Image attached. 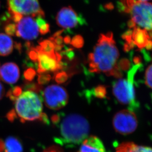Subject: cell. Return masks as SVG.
I'll return each instance as SVG.
<instances>
[{
	"mask_svg": "<svg viewBox=\"0 0 152 152\" xmlns=\"http://www.w3.org/2000/svg\"><path fill=\"white\" fill-rule=\"evenodd\" d=\"M81 21V17L70 6L63 7L56 16L57 24L64 29L73 28Z\"/></svg>",
	"mask_w": 152,
	"mask_h": 152,
	"instance_id": "cell-11",
	"label": "cell"
},
{
	"mask_svg": "<svg viewBox=\"0 0 152 152\" xmlns=\"http://www.w3.org/2000/svg\"><path fill=\"white\" fill-rule=\"evenodd\" d=\"M113 125L115 131L122 135L132 134L137 128L138 121L136 115L130 110L119 111L114 117Z\"/></svg>",
	"mask_w": 152,
	"mask_h": 152,
	"instance_id": "cell-8",
	"label": "cell"
},
{
	"mask_svg": "<svg viewBox=\"0 0 152 152\" xmlns=\"http://www.w3.org/2000/svg\"><path fill=\"white\" fill-rule=\"evenodd\" d=\"M140 64H135L128 72L126 79H120L115 82L113 86V93L117 100L124 105H129L134 109L138 104L135 101L134 87V77Z\"/></svg>",
	"mask_w": 152,
	"mask_h": 152,
	"instance_id": "cell-5",
	"label": "cell"
},
{
	"mask_svg": "<svg viewBox=\"0 0 152 152\" xmlns=\"http://www.w3.org/2000/svg\"><path fill=\"white\" fill-rule=\"evenodd\" d=\"M13 49L12 39L7 35L0 33V55H8L12 53Z\"/></svg>",
	"mask_w": 152,
	"mask_h": 152,
	"instance_id": "cell-17",
	"label": "cell"
},
{
	"mask_svg": "<svg viewBox=\"0 0 152 152\" xmlns=\"http://www.w3.org/2000/svg\"><path fill=\"white\" fill-rule=\"evenodd\" d=\"M152 65H150L145 73V83L149 88H152Z\"/></svg>",
	"mask_w": 152,
	"mask_h": 152,
	"instance_id": "cell-24",
	"label": "cell"
},
{
	"mask_svg": "<svg viewBox=\"0 0 152 152\" xmlns=\"http://www.w3.org/2000/svg\"><path fill=\"white\" fill-rule=\"evenodd\" d=\"M39 46H36L38 50L45 53H53L56 52L55 46L50 39L43 40L39 41Z\"/></svg>",
	"mask_w": 152,
	"mask_h": 152,
	"instance_id": "cell-18",
	"label": "cell"
},
{
	"mask_svg": "<svg viewBox=\"0 0 152 152\" xmlns=\"http://www.w3.org/2000/svg\"><path fill=\"white\" fill-rule=\"evenodd\" d=\"M7 4L10 19L15 23L19 21L24 15L45 17L39 0H7Z\"/></svg>",
	"mask_w": 152,
	"mask_h": 152,
	"instance_id": "cell-6",
	"label": "cell"
},
{
	"mask_svg": "<svg viewBox=\"0 0 152 152\" xmlns=\"http://www.w3.org/2000/svg\"><path fill=\"white\" fill-rule=\"evenodd\" d=\"M42 98L48 108L57 110L68 103L69 95L63 87L53 85L48 86L45 89L42 93Z\"/></svg>",
	"mask_w": 152,
	"mask_h": 152,
	"instance_id": "cell-7",
	"label": "cell"
},
{
	"mask_svg": "<svg viewBox=\"0 0 152 152\" xmlns=\"http://www.w3.org/2000/svg\"><path fill=\"white\" fill-rule=\"evenodd\" d=\"M0 6H1V4H0Z\"/></svg>",
	"mask_w": 152,
	"mask_h": 152,
	"instance_id": "cell-33",
	"label": "cell"
},
{
	"mask_svg": "<svg viewBox=\"0 0 152 152\" xmlns=\"http://www.w3.org/2000/svg\"><path fill=\"white\" fill-rule=\"evenodd\" d=\"M77 152H106L101 139L96 136H90L81 143Z\"/></svg>",
	"mask_w": 152,
	"mask_h": 152,
	"instance_id": "cell-14",
	"label": "cell"
},
{
	"mask_svg": "<svg viewBox=\"0 0 152 152\" xmlns=\"http://www.w3.org/2000/svg\"><path fill=\"white\" fill-rule=\"evenodd\" d=\"M19 76V68L15 63L8 62L0 67V78L6 83H16Z\"/></svg>",
	"mask_w": 152,
	"mask_h": 152,
	"instance_id": "cell-13",
	"label": "cell"
},
{
	"mask_svg": "<svg viewBox=\"0 0 152 152\" xmlns=\"http://www.w3.org/2000/svg\"><path fill=\"white\" fill-rule=\"evenodd\" d=\"M24 88L26 91H32L37 93H40L42 91V86L39 83H32L31 82H25Z\"/></svg>",
	"mask_w": 152,
	"mask_h": 152,
	"instance_id": "cell-21",
	"label": "cell"
},
{
	"mask_svg": "<svg viewBox=\"0 0 152 152\" xmlns=\"http://www.w3.org/2000/svg\"><path fill=\"white\" fill-rule=\"evenodd\" d=\"M50 80V75L46 73L40 74H39L37 81L39 85H44L48 83Z\"/></svg>",
	"mask_w": 152,
	"mask_h": 152,
	"instance_id": "cell-25",
	"label": "cell"
},
{
	"mask_svg": "<svg viewBox=\"0 0 152 152\" xmlns=\"http://www.w3.org/2000/svg\"><path fill=\"white\" fill-rule=\"evenodd\" d=\"M95 93L97 97L99 98L104 97L106 94L105 88L103 86H98L95 89Z\"/></svg>",
	"mask_w": 152,
	"mask_h": 152,
	"instance_id": "cell-27",
	"label": "cell"
},
{
	"mask_svg": "<svg viewBox=\"0 0 152 152\" xmlns=\"http://www.w3.org/2000/svg\"><path fill=\"white\" fill-rule=\"evenodd\" d=\"M22 93V88L21 86H16L10 89L7 93V96L9 97L10 100L15 102L17 98Z\"/></svg>",
	"mask_w": 152,
	"mask_h": 152,
	"instance_id": "cell-20",
	"label": "cell"
},
{
	"mask_svg": "<svg viewBox=\"0 0 152 152\" xmlns=\"http://www.w3.org/2000/svg\"><path fill=\"white\" fill-rule=\"evenodd\" d=\"M118 9L121 12L129 14L131 19L129 22L131 29L140 28L148 31L152 30V4L136 0H120Z\"/></svg>",
	"mask_w": 152,
	"mask_h": 152,
	"instance_id": "cell-4",
	"label": "cell"
},
{
	"mask_svg": "<svg viewBox=\"0 0 152 152\" xmlns=\"http://www.w3.org/2000/svg\"><path fill=\"white\" fill-rule=\"evenodd\" d=\"M15 111L20 122L39 121L49 123L47 115L42 112V98L37 93L26 91L21 93L15 101Z\"/></svg>",
	"mask_w": 152,
	"mask_h": 152,
	"instance_id": "cell-3",
	"label": "cell"
},
{
	"mask_svg": "<svg viewBox=\"0 0 152 152\" xmlns=\"http://www.w3.org/2000/svg\"><path fill=\"white\" fill-rule=\"evenodd\" d=\"M36 22L39 28V33L42 34H46L50 31L49 24L44 19V17H37L35 18Z\"/></svg>",
	"mask_w": 152,
	"mask_h": 152,
	"instance_id": "cell-19",
	"label": "cell"
},
{
	"mask_svg": "<svg viewBox=\"0 0 152 152\" xmlns=\"http://www.w3.org/2000/svg\"><path fill=\"white\" fill-rule=\"evenodd\" d=\"M53 123L59 120V116L52 117ZM59 124V136L54 137L55 142L60 146L74 148L80 145L87 138L90 132V125L86 118L76 114L65 117Z\"/></svg>",
	"mask_w": 152,
	"mask_h": 152,
	"instance_id": "cell-2",
	"label": "cell"
},
{
	"mask_svg": "<svg viewBox=\"0 0 152 152\" xmlns=\"http://www.w3.org/2000/svg\"><path fill=\"white\" fill-rule=\"evenodd\" d=\"M36 72L33 68H30L26 69L24 73V77L26 82H31L33 80L34 77L36 76Z\"/></svg>",
	"mask_w": 152,
	"mask_h": 152,
	"instance_id": "cell-23",
	"label": "cell"
},
{
	"mask_svg": "<svg viewBox=\"0 0 152 152\" xmlns=\"http://www.w3.org/2000/svg\"><path fill=\"white\" fill-rule=\"evenodd\" d=\"M39 28L36 19L31 16H23L16 24L15 35L25 40H34L39 36Z\"/></svg>",
	"mask_w": 152,
	"mask_h": 152,
	"instance_id": "cell-10",
	"label": "cell"
},
{
	"mask_svg": "<svg viewBox=\"0 0 152 152\" xmlns=\"http://www.w3.org/2000/svg\"><path fill=\"white\" fill-rule=\"evenodd\" d=\"M71 44L75 47L80 48L83 45V40L80 36H75L71 41Z\"/></svg>",
	"mask_w": 152,
	"mask_h": 152,
	"instance_id": "cell-26",
	"label": "cell"
},
{
	"mask_svg": "<svg viewBox=\"0 0 152 152\" xmlns=\"http://www.w3.org/2000/svg\"><path fill=\"white\" fill-rule=\"evenodd\" d=\"M6 117L8 120L11 122H13L15 120L17 119V116L14 109H12L10 112H8Z\"/></svg>",
	"mask_w": 152,
	"mask_h": 152,
	"instance_id": "cell-30",
	"label": "cell"
},
{
	"mask_svg": "<svg viewBox=\"0 0 152 152\" xmlns=\"http://www.w3.org/2000/svg\"><path fill=\"white\" fill-rule=\"evenodd\" d=\"M66 77H67V76L66 74L64 72H62V73L61 72V73L57 74L55 76V79L56 82L58 83H62L66 80Z\"/></svg>",
	"mask_w": 152,
	"mask_h": 152,
	"instance_id": "cell-28",
	"label": "cell"
},
{
	"mask_svg": "<svg viewBox=\"0 0 152 152\" xmlns=\"http://www.w3.org/2000/svg\"><path fill=\"white\" fill-rule=\"evenodd\" d=\"M116 152H152L151 147L138 145L132 142L120 144L116 148Z\"/></svg>",
	"mask_w": 152,
	"mask_h": 152,
	"instance_id": "cell-16",
	"label": "cell"
},
{
	"mask_svg": "<svg viewBox=\"0 0 152 152\" xmlns=\"http://www.w3.org/2000/svg\"><path fill=\"white\" fill-rule=\"evenodd\" d=\"M4 30L9 36H15L16 33V24L9 22L4 26Z\"/></svg>",
	"mask_w": 152,
	"mask_h": 152,
	"instance_id": "cell-22",
	"label": "cell"
},
{
	"mask_svg": "<svg viewBox=\"0 0 152 152\" xmlns=\"http://www.w3.org/2000/svg\"><path fill=\"white\" fill-rule=\"evenodd\" d=\"M131 39L134 46H137L138 49H151V31L140 28H134L131 32Z\"/></svg>",
	"mask_w": 152,
	"mask_h": 152,
	"instance_id": "cell-12",
	"label": "cell"
},
{
	"mask_svg": "<svg viewBox=\"0 0 152 152\" xmlns=\"http://www.w3.org/2000/svg\"><path fill=\"white\" fill-rule=\"evenodd\" d=\"M119 52L111 32L99 36L93 52L88 56L89 70L93 73H102L120 78L122 76L118 61Z\"/></svg>",
	"mask_w": 152,
	"mask_h": 152,
	"instance_id": "cell-1",
	"label": "cell"
},
{
	"mask_svg": "<svg viewBox=\"0 0 152 152\" xmlns=\"http://www.w3.org/2000/svg\"><path fill=\"white\" fill-rule=\"evenodd\" d=\"M42 152H64L62 147L58 145H53L46 148Z\"/></svg>",
	"mask_w": 152,
	"mask_h": 152,
	"instance_id": "cell-29",
	"label": "cell"
},
{
	"mask_svg": "<svg viewBox=\"0 0 152 152\" xmlns=\"http://www.w3.org/2000/svg\"><path fill=\"white\" fill-rule=\"evenodd\" d=\"M138 1H149V0H138Z\"/></svg>",
	"mask_w": 152,
	"mask_h": 152,
	"instance_id": "cell-32",
	"label": "cell"
},
{
	"mask_svg": "<svg viewBox=\"0 0 152 152\" xmlns=\"http://www.w3.org/2000/svg\"><path fill=\"white\" fill-rule=\"evenodd\" d=\"M4 89L3 85L0 83V100L2 99L4 94Z\"/></svg>",
	"mask_w": 152,
	"mask_h": 152,
	"instance_id": "cell-31",
	"label": "cell"
},
{
	"mask_svg": "<svg viewBox=\"0 0 152 152\" xmlns=\"http://www.w3.org/2000/svg\"><path fill=\"white\" fill-rule=\"evenodd\" d=\"M37 61V73H47L48 72H56L61 69L62 62L61 56L58 52L53 53H45L38 50Z\"/></svg>",
	"mask_w": 152,
	"mask_h": 152,
	"instance_id": "cell-9",
	"label": "cell"
},
{
	"mask_svg": "<svg viewBox=\"0 0 152 152\" xmlns=\"http://www.w3.org/2000/svg\"><path fill=\"white\" fill-rule=\"evenodd\" d=\"M21 141L16 137H7L6 139H0V152H23Z\"/></svg>",
	"mask_w": 152,
	"mask_h": 152,
	"instance_id": "cell-15",
	"label": "cell"
}]
</instances>
